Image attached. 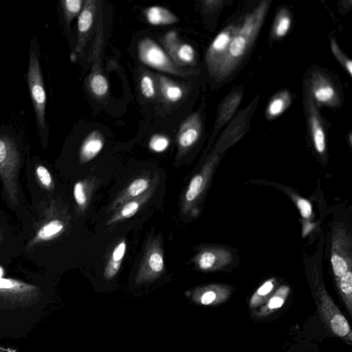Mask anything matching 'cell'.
<instances>
[{
	"instance_id": "9",
	"label": "cell",
	"mask_w": 352,
	"mask_h": 352,
	"mask_svg": "<svg viewBox=\"0 0 352 352\" xmlns=\"http://www.w3.org/2000/svg\"><path fill=\"white\" fill-rule=\"evenodd\" d=\"M100 1L96 0L85 1L83 8L78 16V40L75 52L82 54L97 25Z\"/></svg>"
},
{
	"instance_id": "19",
	"label": "cell",
	"mask_w": 352,
	"mask_h": 352,
	"mask_svg": "<svg viewBox=\"0 0 352 352\" xmlns=\"http://www.w3.org/2000/svg\"><path fill=\"white\" fill-rule=\"evenodd\" d=\"M158 177V174H155L153 177L149 174H144L132 180L113 200L109 212H113L126 201L144 194Z\"/></svg>"
},
{
	"instance_id": "28",
	"label": "cell",
	"mask_w": 352,
	"mask_h": 352,
	"mask_svg": "<svg viewBox=\"0 0 352 352\" xmlns=\"http://www.w3.org/2000/svg\"><path fill=\"white\" fill-rule=\"evenodd\" d=\"M138 86L142 96L148 100L158 98L157 84L155 75L148 70L143 71L139 77Z\"/></svg>"
},
{
	"instance_id": "8",
	"label": "cell",
	"mask_w": 352,
	"mask_h": 352,
	"mask_svg": "<svg viewBox=\"0 0 352 352\" xmlns=\"http://www.w3.org/2000/svg\"><path fill=\"white\" fill-rule=\"evenodd\" d=\"M164 267L162 239L160 236L152 238L146 244L136 282L140 283L157 278L163 273Z\"/></svg>"
},
{
	"instance_id": "25",
	"label": "cell",
	"mask_w": 352,
	"mask_h": 352,
	"mask_svg": "<svg viewBox=\"0 0 352 352\" xmlns=\"http://www.w3.org/2000/svg\"><path fill=\"white\" fill-rule=\"evenodd\" d=\"M126 250V242L122 239L114 247L104 270L106 279L113 278L119 272Z\"/></svg>"
},
{
	"instance_id": "10",
	"label": "cell",
	"mask_w": 352,
	"mask_h": 352,
	"mask_svg": "<svg viewBox=\"0 0 352 352\" xmlns=\"http://www.w3.org/2000/svg\"><path fill=\"white\" fill-rule=\"evenodd\" d=\"M201 132L202 120L198 112L189 115L181 123L176 135L177 161L181 160L195 146L199 140Z\"/></svg>"
},
{
	"instance_id": "27",
	"label": "cell",
	"mask_w": 352,
	"mask_h": 352,
	"mask_svg": "<svg viewBox=\"0 0 352 352\" xmlns=\"http://www.w3.org/2000/svg\"><path fill=\"white\" fill-rule=\"evenodd\" d=\"M289 293V287L287 285L280 287L275 293L268 298L267 302L255 315L257 317H265L274 311L280 308L286 300Z\"/></svg>"
},
{
	"instance_id": "15",
	"label": "cell",
	"mask_w": 352,
	"mask_h": 352,
	"mask_svg": "<svg viewBox=\"0 0 352 352\" xmlns=\"http://www.w3.org/2000/svg\"><path fill=\"white\" fill-rule=\"evenodd\" d=\"M158 91V98L167 107L179 103L188 94L189 87L175 81L164 75L155 74Z\"/></svg>"
},
{
	"instance_id": "32",
	"label": "cell",
	"mask_w": 352,
	"mask_h": 352,
	"mask_svg": "<svg viewBox=\"0 0 352 352\" xmlns=\"http://www.w3.org/2000/svg\"><path fill=\"white\" fill-rule=\"evenodd\" d=\"M64 223L60 219H54L44 226L38 231L37 236L41 239H49L63 231Z\"/></svg>"
},
{
	"instance_id": "14",
	"label": "cell",
	"mask_w": 352,
	"mask_h": 352,
	"mask_svg": "<svg viewBox=\"0 0 352 352\" xmlns=\"http://www.w3.org/2000/svg\"><path fill=\"white\" fill-rule=\"evenodd\" d=\"M258 99L256 98L248 107L239 112L227 126L216 145L215 151L227 148L240 138L248 126L251 115L255 109Z\"/></svg>"
},
{
	"instance_id": "3",
	"label": "cell",
	"mask_w": 352,
	"mask_h": 352,
	"mask_svg": "<svg viewBox=\"0 0 352 352\" xmlns=\"http://www.w3.org/2000/svg\"><path fill=\"white\" fill-rule=\"evenodd\" d=\"M103 43V12L100 6L96 34L90 56L91 58V68L87 80V86L89 93L94 98L98 100L107 99L109 94V82L103 73L101 64Z\"/></svg>"
},
{
	"instance_id": "30",
	"label": "cell",
	"mask_w": 352,
	"mask_h": 352,
	"mask_svg": "<svg viewBox=\"0 0 352 352\" xmlns=\"http://www.w3.org/2000/svg\"><path fill=\"white\" fill-rule=\"evenodd\" d=\"M275 283V279L271 278L263 283L256 289L250 301L251 309H255L267 301L274 288Z\"/></svg>"
},
{
	"instance_id": "24",
	"label": "cell",
	"mask_w": 352,
	"mask_h": 352,
	"mask_svg": "<svg viewBox=\"0 0 352 352\" xmlns=\"http://www.w3.org/2000/svg\"><path fill=\"white\" fill-rule=\"evenodd\" d=\"M95 181L96 179L91 177L77 182L74 186V197L81 212L85 211L89 204L96 187Z\"/></svg>"
},
{
	"instance_id": "13",
	"label": "cell",
	"mask_w": 352,
	"mask_h": 352,
	"mask_svg": "<svg viewBox=\"0 0 352 352\" xmlns=\"http://www.w3.org/2000/svg\"><path fill=\"white\" fill-rule=\"evenodd\" d=\"M238 24H230L213 39L206 53V63L210 75L214 76L222 62L237 28Z\"/></svg>"
},
{
	"instance_id": "21",
	"label": "cell",
	"mask_w": 352,
	"mask_h": 352,
	"mask_svg": "<svg viewBox=\"0 0 352 352\" xmlns=\"http://www.w3.org/2000/svg\"><path fill=\"white\" fill-rule=\"evenodd\" d=\"M231 294V288L227 285H209L199 287L195 291L194 297L204 305H216L226 300Z\"/></svg>"
},
{
	"instance_id": "7",
	"label": "cell",
	"mask_w": 352,
	"mask_h": 352,
	"mask_svg": "<svg viewBox=\"0 0 352 352\" xmlns=\"http://www.w3.org/2000/svg\"><path fill=\"white\" fill-rule=\"evenodd\" d=\"M28 82L38 125L41 129H44L45 128L46 94L39 61L34 52H32L30 55Z\"/></svg>"
},
{
	"instance_id": "35",
	"label": "cell",
	"mask_w": 352,
	"mask_h": 352,
	"mask_svg": "<svg viewBox=\"0 0 352 352\" xmlns=\"http://www.w3.org/2000/svg\"><path fill=\"white\" fill-rule=\"evenodd\" d=\"M12 153V144L8 138H0V164L4 163Z\"/></svg>"
},
{
	"instance_id": "12",
	"label": "cell",
	"mask_w": 352,
	"mask_h": 352,
	"mask_svg": "<svg viewBox=\"0 0 352 352\" xmlns=\"http://www.w3.org/2000/svg\"><path fill=\"white\" fill-rule=\"evenodd\" d=\"M308 93L316 104L337 107L340 104L339 95L332 82L321 72L311 74Z\"/></svg>"
},
{
	"instance_id": "17",
	"label": "cell",
	"mask_w": 352,
	"mask_h": 352,
	"mask_svg": "<svg viewBox=\"0 0 352 352\" xmlns=\"http://www.w3.org/2000/svg\"><path fill=\"white\" fill-rule=\"evenodd\" d=\"M305 106L307 112V119L313 144L316 151L319 154H323L326 151V135L324 126L314 103L308 91L305 94Z\"/></svg>"
},
{
	"instance_id": "41",
	"label": "cell",
	"mask_w": 352,
	"mask_h": 352,
	"mask_svg": "<svg viewBox=\"0 0 352 352\" xmlns=\"http://www.w3.org/2000/svg\"><path fill=\"white\" fill-rule=\"evenodd\" d=\"M2 274H3V271H2V269L0 267V278L2 276Z\"/></svg>"
},
{
	"instance_id": "16",
	"label": "cell",
	"mask_w": 352,
	"mask_h": 352,
	"mask_svg": "<svg viewBox=\"0 0 352 352\" xmlns=\"http://www.w3.org/2000/svg\"><path fill=\"white\" fill-rule=\"evenodd\" d=\"M232 260L231 254L219 248H206L200 250L193 258L195 266L202 271H214L228 264Z\"/></svg>"
},
{
	"instance_id": "31",
	"label": "cell",
	"mask_w": 352,
	"mask_h": 352,
	"mask_svg": "<svg viewBox=\"0 0 352 352\" xmlns=\"http://www.w3.org/2000/svg\"><path fill=\"white\" fill-rule=\"evenodd\" d=\"M61 6L63 11L64 19L69 26L72 21L80 13L85 1L83 0H63Z\"/></svg>"
},
{
	"instance_id": "38",
	"label": "cell",
	"mask_w": 352,
	"mask_h": 352,
	"mask_svg": "<svg viewBox=\"0 0 352 352\" xmlns=\"http://www.w3.org/2000/svg\"><path fill=\"white\" fill-rule=\"evenodd\" d=\"M223 1L221 0H206L201 2L202 8L205 12H212L219 9Z\"/></svg>"
},
{
	"instance_id": "20",
	"label": "cell",
	"mask_w": 352,
	"mask_h": 352,
	"mask_svg": "<svg viewBox=\"0 0 352 352\" xmlns=\"http://www.w3.org/2000/svg\"><path fill=\"white\" fill-rule=\"evenodd\" d=\"M243 98V89H236L223 100L217 111L213 134H216L232 118Z\"/></svg>"
},
{
	"instance_id": "2",
	"label": "cell",
	"mask_w": 352,
	"mask_h": 352,
	"mask_svg": "<svg viewBox=\"0 0 352 352\" xmlns=\"http://www.w3.org/2000/svg\"><path fill=\"white\" fill-rule=\"evenodd\" d=\"M311 278L313 296L323 323L333 335L352 341L349 323L329 295L321 276L313 272Z\"/></svg>"
},
{
	"instance_id": "26",
	"label": "cell",
	"mask_w": 352,
	"mask_h": 352,
	"mask_svg": "<svg viewBox=\"0 0 352 352\" xmlns=\"http://www.w3.org/2000/svg\"><path fill=\"white\" fill-rule=\"evenodd\" d=\"M290 93L283 90L274 95L268 103L266 109V117L272 120L280 116L291 104Z\"/></svg>"
},
{
	"instance_id": "33",
	"label": "cell",
	"mask_w": 352,
	"mask_h": 352,
	"mask_svg": "<svg viewBox=\"0 0 352 352\" xmlns=\"http://www.w3.org/2000/svg\"><path fill=\"white\" fill-rule=\"evenodd\" d=\"M330 47L332 54L340 65L345 69L349 76H352V61L348 58L338 46L336 41L332 38L330 40Z\"/></svg>"
},
{
	"instance_id": "4",
	"label": "cell",
	"mask_w": 352,
	"mask_h": 352,
	"mask_svg": "<svg viewBox=\"0 0 352 352\" xmlns=\"http://www.w3.org/2000/svg\"><path fill=\"white\" fill-rule=\"evenodd\" d=\"M331 250V264L336 285L352 283L351 241L343 227L333 230Z\"/></svg>"
},
{
	"instance_id": "5",
	"label": "cell",
	"mask_w": 352,
	"mask_h": 352,
	"mask_svg": "<svg viewBox=\"0 0 352 352\" xmlns=\"http://www.w3.org/2000/svg\"><path fill=\"white\" fill-rule=\"evenodd\" d=\"M138 55L143 64L158 71L183 78L195 75L193 71L177 67L164 49L151 38L145 37L139 41Z\"/></svg>"
},
{
	"instance_id": "39",
	"label": "cell",
	"mask_w": 352,
	"mask_h": 352,
	"mask_svg": "<svg viewBox=\"0 0 352 352\" xmlns=\"http://www.w3.org/2000/svg\"><path fill=\"white\" fill-rule=\"evenodd\" d=\"M12 285L10 280L0 278V288H10Z\"/></svg>"
},
{
	"instance_id": "18",
	"label": "cell",
	"mask_w": 352,
	"mask_h": 352,
	"mask_svg": "<svg viewBox=\"0 0 352 352\" xmlns=\"http://www.w3.org/2000/svg\"><path fill=\"white\" fill-rule=\"evenodd\" d=\"M159 179L158 177L151 187L144 194L126 201L115 210L107 221L106 225L111 226L134 216L153 196L157 186Z\"/></svg>"
},
{
	"instance_id": "36",
	"label": "cell",
	"mask_w": 352,
	"mask_h": 352,
	"mask_svg": "<svg viewBox=\"0 0 352 352\" xmlns=\"http://www.w3.org/2000/svg\"><path fill=\"white\" fill-rule=\"evenodd\" d=\"M36 173L38 179L43 186L46 187H50L51 186L52 177L50 172L45 166H38L36 168Z\"/></svg>"
},
{
	"instance_id": "11",
	"label": "cell",
	"mask_w": 352,
	"mask_h": 352,
	"mask_svg": "<svg viewBox=\"0 0 352 352\" xmlns=\"http://www.w3.org/2000/svg\"><path fill=\"white\" fill-rule=\"evenodd\" d=\"M161 41L164 50L177 67L183 68L195 63V48L190 44L182 41L176 31H168Z\"/></svg>"
},
{
	"instance_id": "1",
	"label": "cell",
	"mask_w": 352,
	"mask_h": 352,
	"mask_svg": "<svg viewBox=\"0 0 352 352\" xmlns=\"http://www.w3.org/2000/svg\"><path fill=\"white\" fill-rule=\"evenodd\" d=\"M270 5V1L260 2L245 16L242 22L238 24L228 51L214 77L222 80L229 76L239 65L256 40Z\"/></svg>"
},
{
	"instance_id": "6",
	"label": "cell",
	"mask_w": 352,
	"mask_h": 352,
	"mask_svg": "<svg viewBox=\"0 0 352 352\" xmlns=\"http://www.w3.org/2000/svg\"><path fill=\"white\" fill-rule=\"evenodd\" d=\"M219 160L217 153H212L190 181L182 199V211L185 214L196 215L197 205L209 182L214 167Z\"/></svg>"
},
{
	"instance_id": "22",
	"label": "cell",
	"mask_w": 352,
	"mask_h": 352,
	"mask_svg": "<svg viewBox=\"0 0 352 352\" xmlns=\"http://www.w3.org/2000/svg\"><path fill=\"white\" fill-rule=\"evenodd\" d=\"M104 142V137L100 131L95 129L90 131L80 147V163L83 164L95 158L102 151Z\"/></svg>"
},
{
	"instance_id": "34",
	"label": "cell",
	"mask_w": 352,
	"mask_h": 352,
	"mask_svg": "<svg viewBox=\"0 0 352 352\" xmlns=\"http://www.w3.org/2000/svg\"><path fill=\"white\" fill-rule=\"evenodd\" d=\"M148 145L153 152L162 153L168 148L170 139L164 134L155 133L150 138Z\"/></svg>"
},
{
	"instance_id": "23",
	"label": "cell",
	"mask_w": 352,
	"mask_h": 352,
	"mask_svg": "<svg viewBox=\"0 0 352 352\" xmlns=\"http://www.w3.org/2000/svg\"><path fill=\"white\" fill-rule=\"evenodd\" d=\"M147 22L155 26L169 25L178 23L179 18L170 10L160 6H151L144 10Z\"/></svg>"
},
{
	"instance_id": "29",
	"label": "cell",
	"mask_w": 352,
	"mask_h": 352,
	"mask_svg": "<svg viewBox=\"0 0 352 352\" xmlns=\"http://www.w3.org/2000/svg\"><path fill=\"white\" fill-rule=\"evenodd\" d=\"M292 25V19L289 12L282 8L276 14L273 25L272 34L274 37L280 38L284 37L289 32Z\"/></svg>"
},
{
	"instance_id": "40",
	"label": "cell",
	"mask_w": 352,
	"mask_h": 352,
	"mask_svg": "<svg viewBox=\"0 0 352 352\" xmlns=\"http://www.w3.org/2000/svg\"><path fill=\"white\" fill-rule=\"evenodd\" d=\"M351 137H352L351 133H349V142H350V144H351V142H351Z\"/></svg>"
},
{
	"instance_id": "37",
	"label": "cell",
	"mask_w": 352,
	"mask_h": 352,
	"mask_svg": "<svg viewBox=\"0 0 352 352\" xmlns=\"http://www.w3.org/2000/svg\"><path fill=\"white\" fill-rule=\"evenodd\" d=\"M297 206L302 217L308 219L312 214V208L310 203L304 199L299 198L297 200Z\"/></svg>"
}]
</instances>
